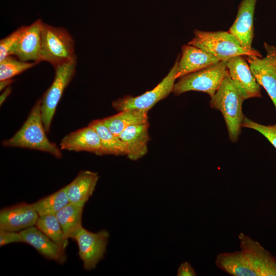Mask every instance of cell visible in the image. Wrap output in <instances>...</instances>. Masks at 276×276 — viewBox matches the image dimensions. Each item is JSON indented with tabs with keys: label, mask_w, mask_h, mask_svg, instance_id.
Segmentation results:
<instances>
[{
	"label": "cell",
	"mask_w": 276,
	"mask_h": 276,
	"mask_svg": "<svg viewBox=\"0 0 276 276\" xmlns=\"http://www.w3.org/2000/svg\"><path fill=\"white\" fill-rule=\"evenodd\" d=\"M41 112V100H38L20 129L10 139L3 142L5 147L26 148L45 152L57 158L62 157L60 149L51 142L45 134Z\"/></svg>",
	"instance_id": "obj_1"
},
{
	"label": "cell",
	"mask_w": 276,
	"mask_h": 276,
	"mask_svg": "<svg viewBox=\"0 0 276 276\" xmlns=\"http://www.w3.org/2000/svg\"><path fill=\"white\" fill-rule=\"evenodd\" d=\"M244 99L234 85L228 73L220 86L211 98L210 105L212 108L219 110L224 118L229 140L237 142L245 118L242 112Z\"/></svg>",
	"instance_id": "obj_2"
},
{
	"label": "cell",
	"mask_w": 276,
	"mask_h": 276,
	"mask_svg": "<svg viewBox=\"0 0 276 276\" xmlns=\"http://www.w3.org/2000/svg\"><path fill=\"white\" fill-rule=\"evenodd\" d=\"M76 59L75 41L68 31L43 22L40 62H48L54 68Z\"/></svg>",
	"instance_id": "obj_3"
},
{
	"label": "cell",
	"mask_w": 276,
	"mask_h": 276,
	"mask_svg": "<svg viewBox=\"0 0 276 276\" xmlns=\"http://www.w3.org/2000/svg\"><path fill=\"white\" fill-rule=\"evenodd\" d=\"M194 36L188 44L195 46L212 55L220 61H227L237 56H256L262 58L258 51L250 52L243 48L228 31H203L195 30Z\"/></svg>",
	"instance_id": "obj_4"
},
{
	"label": "cell",
	"mask_w": 276,
	"mask_h": 276,
	"mask_svg": "<svg viewBox=\"0 0 276 276\" xmlns=\"http://www.w3.org/2000/svg\"><path fill=\"white\" fill-rule=\"evenodd\" d=\"M227 61H220L179 78L175 83L173 93L175 95H179L194 90L205 93L212 97L228 74Z\"/></svg>",
	"instance_id": "obj_5"
},
{
	"label": "cell",
	"mask_w": 276,
	"mask_h": 276,
	"mask_svg": "<svg viewBox=\"0 0 276 276\" xmlns=\"http://www.w3.org/2000/svg\"><path fill=\"white\" fill-rule=\"evenodd\" d=\"M76 65L77 59L54 67L53 81L40 99L42 120L46 132L50 130L57 106L65 89L76 73Z\"/></svg>",
	"instance_id": "obj_6"
},
{
	"label": "cell",
	"mask_w": 276,
	"mask_h": 276,
	"mask_svg": "<svg viewBox=\"0 0 276 276\" xmlns=\"http://www.w3.org/2000/svg\"><path fill=\"white\" fill-rule=\"evenodd\" d=\"M179 56L168 75L152 90L136 96H125L112 102V107L117 111L136 109L148 111L160 100L173 92L177 72Z\"/></svg>",
	"instance_id": "obj_7"
},
{
	"label": "cell",
	"mask_w": 276,
	"mask_h": 276,
	"mask_svg": "<svg viewBox=\"0 0 276 276\" xmlns=\"http://www.w3.org/2000/svg\"><path fill=\"white\" fill-rule=\"evenodd\" d=\"M109 237L106 229L93 233L82 226L77 232L74 239L77 243L78 254L85 270L94 269L104 258Z\"/></svg>",
	"instance_id": "obj_8"
},
{
	"label": "cell",
	"mask_w": 276,
	"mask_h": 276,
	"mask_svg": "<svg viewBox=\"0 0 276 276\" xmlns=\"http://www.w3.org/2000/svg\"><path fill=\"white\" fill-rule=\"evenodd\" d=\"M245 56H237L227 61L228 75L234 85L244 100L261 98V86L257 81Z\"/></svg>",
	"instance_id": "obj_9"
},
{
	"label": "cell",
	"mask_w": 276,
	"mask_h": 276,
	"mask_svg": "<svg viewBox=\"0 0 276 276\" xmlns=\"http://www.w3.org/2000/svg\"><path fill=\"white\" fill-rule=\"evenodd\" d=\"M241 251L247 259L257 276H276V259L259 242L240 233Z\"/></svg>",
	"instance_id": "obj_10"
},
{
	"label": "cell",
	"mask_w": 276,
	"mask_h": 276,
	"mask_svg": "<svg viewBox=\"0 0 276 276\" xmlns=\"http://www.w3.org/2000/svg\"><path fill=\"white\" fill-rule=\"evenodd\" d=\"M43 21L40 18L29 26H24L20 37L11 51L13 55L25 61L37 64L40 62L41 29Z\"/></svg>",
	"instance_id": "obj_11"
},
{
	"label": "cell",
	"mask_w": 276,
	"mask_h": 276,
	"mask_svg": "<svg viewBox=\"0 0 276 276\" xmlns=\"http://www.w3.org/2000/svg\"><path fill=\"white\" fill-rule=\"evenodd\" d=\"M257 1H241L236 19L228 31L243 48L252 52L258 51L252 48L254 36V16Z\"/></svg>",
	"instance_id": "obj_12"
},
{
	"label": "cell",
	"mask_w": 276,
	"mask_h": 276,
	"mask_svg": "<svg viewBox=\"0 0 276 276\" xmlns=\"http://www.w3.org/2000/svg\"><path fill=\"white\" fill-rule=\"evenodd\" d=\"M39 216L32 204L20 202L1 209L0 230L20 232L35 225Z\"/></svg>",
	"instance_id": "obj_13"
},
{
	"label": "cell",
	"mask_w": 276,
	"mask_h": 276,
	"mask_svg": "<svg viewBox=\"0 0 276 276\" xmlns=\"http://www.w3.org/2000/svg\"><path fill=\"white\" fill-rule=\"evenodd\" d=\"M24 242L34 247L44 258L63 264L67 259L65 249L55 242L36 226H31L19 232Z\"/></svg>",
	"instance_id": "obj_14"
},
{
	"label": "cell",
	"mask_w": 276,
	"mask_h": 276,
	"mask_svg": "<svg viewBox=\"0 0 276 276\" xmlns=\"http://www.w3.org/2000/svg\"><path fill=\"white\" fill-rule=\"evenodd\" d=\"M61 149L87 151L101 155L100 139L94 128L89 124L66 135L60 144Z\"/></svg>",
	"instance_id": "obj_15"
},
{
	"label": "cell",
	"mask_w": 276,
	"mask_h": 276,
	"mask_svg": "<svg viewBox=\"0 0 276 276\" xmlns=\"http://www.w3.org/2000/svg\"><path fill=\"white\" fill-rule=\"evenodd\" d=\"M149 122L128 127L119 135L126 150V155L131 160H137L148 151V143L150 141L148 133Z\"/></svg>",
	"instance_id": "obj_16"
},
{
	"label": "cell",
	"mask_w": 276,
	"mask_h": 276,
	"mask_svg": "<svg viewBox=\"0 0 276 276\" xmlns=\"http://www.w3.org/2000/svg\"><path fill=\"white\" fill-rule=\"evenodd\" d=\"M220 61L212 55L192 45L181 48V56L178 60L176 78L204 68Z\"/></svg>",
	"instance_id": "obj_17"
},
{
	"label": "cell",
	"mask_w": 276,
	"mask_h": 276,
	"mask_svg": "<svg viewBox=\"0 0 276 276\" xmlns=\"http://www.w3.org/2000/svg\"><path fill=\"white\" fill-rule=\"evenodd\" d=\"M99 179L97 173L81 171L67 185L66 192L69 202L84 206L92 195Z\"/></svg>",
	"instance_id": "obj_18"
},
{
	"label": "cell",
	"mask_w": 276,
	"mask_h": 276,
	"mask_svg": "<svg viewBox=\"0 0 276 276\" xmlns=\"http://www.w3.org/2000/svg\"><path fill=\"white\" fill-rule=\"evenodd\" d=\"M246 56L257 81L266 90L276 109V68L266 57Z\"/></svg>",
	"instance_id": "obj_19"
},
{
	"label": "cell",
	"mask_w": 276,
	"mask_h": 276,
	"mask_svg": "<svg viewBox=\"0 0 276 276\" xmlns=\"http://www.w3.org/2000/svg\"><path fill=\"white\" fill-rule=\"evenodd\" d=\"M215 263L219 269L233 276H257L241 250L219 254Z\"/></svg>",
	"instance_id": "obj_20"
},
{
	"label": "cell",
	"mask_w": 276,
	"mask_h": 276,
	"mask_svg": "<svg viewBox=\"0 0 276 276\" xmlns=\"http://www.w3.org/2000/svg\"><path fill=\"white\" fill-rule=\"evenodd\" d=\"M102 120L111 132L119 136L129 126L148 122V111L136 109L125 110Z\"/></svg>",
	"instance_id": "obj_21"
},
{
	"label": "cell",
	"mask_w": 276,
	"mask_h": 276,
	"mask_svg": "<svg viewBox=\"0 0 276 276\" xmlns=\"http://www.w3.org/2000/svg\"><path fill=\"white\" fill-rule=\"evenodd\" d=\"M83 208L84 206L69 202L55 214L68 239H74L77 232L82 227Z\"/></svg>",
	"instance_id": "obj_22"
},
{
	"label": "cell",
	"mask_w": 276,
	"mask_h": 276,
	"mask_svg": "<svg viewBox=\"0 0 276 276\" xmlns=\"http://www.w3.org/2000/svg\"><path fill=\"white\" fill-rule=\"evenodd\" d=\"M98 133L101 143V155H124L126 154L124 143L108 129L102 120H96L89 124Z\"/></svg>",
	"instance_id": "obj_23"
},
{
	"label": "cell",
	"mask_w": 276,
	"mask_h": 276,
	"mask_svg": "<svg viewBox=\"0 0 276 276\" xmlns=\"http://www.w3.org/2000/svg\"><path fill=\"white\" fill-rule=\"evenodd\" d=\"M69 203L66 186L53 193L44 197L33 203L34 209L39 216L55 215Z\"/></svg>",
	"instance_id": "obj_24"
},
{
	"label": "cell",
	"mask_w": 276,
	"mask_h": 276,
	"mask_svg": "<svg viewBox=\"0 0 276 276\" xmlns=\"http://www.w3.org/2000/svg\"><path fill=\"white\" fill-rule=\"evenodd\" d=\"M35 226L51 239L65 249L68 245L62 227L55 215L39 216Z\"/></svg>",
	"instance_id": "obj_25"
},
{
	"label": "cell",
	"mask_w": 276,
	"mask_h": 276,
	"mask_svg": "<svg viewBox=\"0 0 276 276\" xmlns=\"http://www.w3.org/2000/svg\"><path fill=\"white\" fill-rule=\"evenodd\" d=\"M37 64L25 62L13 55H9L0 61V81L11 79Z\"/></svg>",
	"instance_id": "obj_26"
},
{
	"label": "cell",
	"mask_w": 276,
	"mask_h": 276,
	"mask_svg": "<svg viewBox=\"0 0 276 276\" xmlns=\"http://www.w3.org/2000/svg\"><path fill=\"white\" fill-rule=\"evenodd\" d=\"M242 127L255 130L264 135L276 148V124L264 125L245 117Z\"/></svg>",
	"instance_id": "obj_27"
},
{
	"label": "cell",
	"mask_w": 276,
	"mask_h": 276,
	"mask_svg": "<svg viewBox=\"0 0 276 276\" xmlns=\"http://www.w3.org/2000/svg\"><path fill=\"white\" fill-rule=\"evenodd\" d=\"M25 26H21L0 40V61L10 55L11 51L18 40Z\"/></svg>",
	"instance_id": "obj_28"
},
{
	"label": "cell",
	"mask_w": 276,
	"mask_h": 276,
	"mask_svg": "<svg viewBox=\"0 0 276 276\" xmlns=\"http://www.w3.org/2000/svg\"><path fill=\"white\" fill-rule=\"evenodd\" d=\"M24 242L20 232L0 230V246L12 243Z\"/></svg>",
	"instance_id": "obj_29"
},
{
	"label": "cell",
	"mask_w": 276,
	"mask_h": 276,
	"mask_svg": "<svg viewBox=\"0 0 276 276\" xmlns=\"http://www.w3.org/2000/svg\"><path fill=\"white\" fill-rule=\"evenodd\" d=\"M177 275L178 276H195L196 273L188 262L182 263L179 266Z\"/></svg>",
	"instance_id": "obj_30"
},
{
	"label": "cell",
	"mask_w": 276,
	"mask_h": 276,
	"mask_svg": "<svg viewBox=\"0 0 276 276\" xmlns=\"http://www.w3.org/2000/svg\"><path fill=\"white\" fill-rule=\"evenodd\" d=\"M264 48L266 52V58L276 68V47L265 42Z\"/></svg>",
	"instance_id": "obj_31"
},
{
	"label": "cell",
	"mask_w": 276,
	"mask_h": 276,
	"mask_svg": "<svg viewBox=\"0 0 276 276\" xmlns=\"http://www.w3.org/2000/svg\"><path fill=\"white\" fill-rule=\"evenodd\" d=\"M11 93V88L10 87H7L5 91L3 92L2 95L1 96V105L4 102L6 98Z\"/></svg>",
	"instance_id": "obj_32"
},
{
	"label": "cell",
	"mask_w": 276,
	"mask_h": 276,
	"mask_svg": "<svg viewBox=\"0 0 276 276\" xmlns=\"http://www.w3.org/2000/svg\"><path fill=\"white\" fill-rule=\"evenodd\" d=\"M12 79H8V80H5L1 81V84H0V89L1 90L2 89L5 88L6 87H7V86L10 85L12 82Z\"/></svg>",
	"instance_id": "obj_33"
}]
</instances>
